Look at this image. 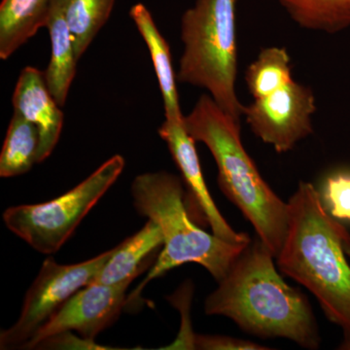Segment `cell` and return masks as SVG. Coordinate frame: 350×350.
Returning a JSON list of instances; mask_svg holds the SVG:
<instances>
[{"label":"cell","instance_id":"obj_23","mask_svg":"<svg viewBox=\"0 0 350 350\" xmlns=\"http://www.w3.org/2000/svg\"><path fill=\"white\" fill-rule=\"evenodd\" d=\"M340 350H350V333L344 334V338L338 347Z\"/></svg>","mask_w":350,"mask_h":350},{"label":"cell","instance_id":"obj_8","mask_svg":"<svg viewBox=\"0 0 350 350\" xmlns=\"http://www.w3.org/2000/svg\"><path fill=\"white\" fill-rule=\"evenodd\" d=\"M317 100L310 87L291 81L275 93L244 107L250 130L278 153H286L312 135Z\"/></svg>","mask_w":350,"mask_h":350},{"label":"cell","instance_id":"obj_13","mask_svg":"<svg viewBox=\"0 0 350 350\" xmlns=\"http://www.w3.org/2000/svg\"><path fill=\"white\" fill-rule=\"evenodd\" d=\"M64 0H54L45 27L49 31L51 57L43 71L47 86L57 105L63 107L76 75V57L72 36L64 12Z\"/></svg>","mask_w":350,"mask_h":350},{"label":"cell","instance_id":"obj_10","mask_svg":"<svg viewBox=\"0 0 350 350\" xmlns=\"http://www.w3.org/2000/svg\"><path fill=\"white\" fill-rule=\"evenodd\" d=\"M183 118H165L158 133L169 147L175 165L180 172L182 180L188 191L187 196L216 237L230 243H251L247 234L232 229L216 206L204 181L196 140L186 131Z\"/></svg>","mask_w":350,"mask_h":350},{"label":"cell","instance_id":"obj_4","mask_svg":"<svg viewBox=\"0 0 350 350\" xmlns=\"http://www.w3.org/2000/svg\"><path fill=\"white\" fill-rule=\"evenodd\" d=\"M183 180L172 172H146L131 183L133 206L138 214L160 227L163 246L154 266L126 301L135 303L145 285L172 269L196 262L219 282L250 243H230L200 229L185 206Z\"/></svg>","mask_w":350,"mask_h":350},{"label":"cell","instance_id":"obj_20","mask_svg":"<svg viewBox=\"0 0 350 350\" xmlns=\"http://www.w3.org/2000/svg\"><path fill=\"white\" fill-rule=\"evenodd\" d=\"M323 191L329 213L337 220L350 222V172L327 177Z\"/></svg>","mask_w":350,"mask_h":350},{"label":"cell","instance_id":"obj_16","mask_svg":"<svg viewBox=\"0 0 350 350\" xmlns=\"http://www.w3.org/2000/svg\"><path fill=\"white\" fill-rule=\"evenodd\" d=\"M40 133L38 126L14 112L0 154V176L27 174L38 163Z\"/></svg>","mask_w":350,"mask_h":350},{"label":"cell","instance_id":"obj_24","mask_svg":"<svg viewBox=\"0 0 350 350\" xmlns=\"http://www.w3.org/2000/svg\"><path fill=\"white\" fill-rule=\"evenodd\" d=\"M345 254L347 256L350 258V238L347 239V241H345L344 244Z\"/></svg>","mask_w":350,"mask_h":350},{"label":"cell","instance_id":"obj_14","mask_svg":"<svg viewBox=\"0 0 350 350\" xmlns=\"http://www.w3.org/2000/svg\"><path fill=\"white\" fill-rule=\"evenodd\" d=\"M130 17L148 48L162 93L165 118H183L177 92V75L172 66L169 43L159 31L151 13L144 4L131 7Z\"/></svg>","mask_w":350,"mask_h":350},{"label":"cell","instance_id":"obj_21","mask_svg":"<svg viewBox=\"0 0 350 350\" xmlns=\"http://www.w3.org/2000/svg\"><path fill=\"white\" fill-rule=\"evenodd\" d=\"M191 349L200 350H268L269 347L241 340V338L219 335H193Z\"/></svg>","mask_w":350,"mask_h":350},{"label":"cell","instance_id":"obj_3","mask_svg":"<svg viewBox=\"0 0 350 350\" xmlns=\"http://www.w3.org/2000/svg\"><path fill=\"white\" fill-rule=\"evenodd\" d=\"M183 124L196 142L206 145L213 154L223 194L238 207L276 258L286 236L288 204L269 187L244 149L241 123L206 94L192 111L184 115Z\"/></svg>","mask_w":350,"mask_h":350},{"label":"cell","instance_id":"obj_12","mask_svg":"<svg viewBox=\"0 0 350 350\" xmlns=\"http://www.w3.org/2000/svg\"><path fill=\"white\" fill-rule=\"evenodd\" d=\"M163 237L160 227L148 220L140 231L116 246L114 254L108 260L94 283L105 285L131 284L145 269L156 261L162 250Z\"/></svg>","mask_w":350,"mask_h":350},{"label":"cell","instance_id":"obj_7","mask_svg":"<svg viewBox=\"0 0 350 350\" xmlns=\"http://www.w3.org/2000/svg\"><path fill=\"white\" fill-rule=\"evenodd\" d=\"M115 250L116 247L78 264L62 265L53 258L46 259L25 294L19 319L0 334V349H24L76 292L93 282Z\"/></svg>","mask_w":350,"mask_h":350},{"label":"cell","instance_id":"obj_2","mask_svg":"<svg viewBox=\"0 0 350 350\" xmlns=\"http://www.w3.org/2000/svg\"><path fill=\"white\" fill-rule=\"evenodd\" d=\"M288 227L276 264L306 287L332 323L350 333V266L344 244L350 234L328 213L321 195L301 181L287 202Z\"/></svg>","mask_w":350,"mask_h":350},{"label":"cell","instance_id":"obj_17","mask_svg":"<svg viewBox=\"0 0 350 350\" xmlns=\"http://www.w3.org/2000/svg\"><path fill=\"white\" fill-rule=\"evenodd\" d=\"M299 27L334 34L350 27V0H278Z\"/></svg>","mask_w":350,"mask_h":350},{"label":"cell","instance_id":"obj_5","mask_svg":"<svg viewBox=\"0 0 350 350\" xmlns=\"http://www.w3.org/2000/svg\"><path fill=\"white\" fill-rule=\"evenodd\" d=\"M237 3L238 0H196L184 12L177 81L206 90L226 114L241 123L244 105L236 91Z\"/></svg>","mask_w":350,"mask_h":350},{"label":"cell","instance_id":"obj_6","mask_svg":"<svg viewBox=\"0 0 350 350\" xmlns=\"http://www.w3.org/2000/svg\"><path fill=\"white\" fill-rule=\"evenodd\" d=\"M124 167L123 157L113 156L85 180L56 199L9 207L3 213L4 224L34 250L54 254L116 182Z\"/></svg>","mask_w":350,"mask_h":350},{"label":"cell","instance_id":"obj_19","mask_svg":"<svg viewBox=\"0 0 350 350\" xmlns=\"http://www.w3.org/2000/svg\"><path fill=\"white\" fill-rule=\"evenodd\" d=\"M114 3L115 0H64V17L78 61L109 19Z\"/></svg>","mask_w":350,"mask_h":350},{"label":"cell","instance_id":"obj_9","mask_svg":"<svg viewBox=\"0 0 350 350\" xmlns=\"http://www.w3.org/2000/svg\"><path fill=\"white\" fill-rule=\"evenodd\" d=\"M129 283L105 285L91 282L72 297L25 345L36 349L46 338L66 332H77L83 338L94 340L103 330L111 326L126 306Z\"/></svg>","mask_w":350,"mask_h":350},{"label":"cell","instance_id":"obj_22","mask_svg":"<svg viewBox=\"0 0 350 350\" xmlns=\"http://www.w3.org/2000/svg\"><path fill=\"white\" fill-rule=\"evenodd\" d=\"M49 349L57 347L56 349H100L98 345L94 344V340H86V338H78L71 334V332L57 334L56 336L46 338L40 344L36 345V349Z\"/></svg>","mask_w":350,"mask_h":350},{"label":"cell","instance_id":"obj_11","mask_svg":"<svg viewBox=\"0 0 350 350\" xmlns=\"http://www.w3.org/2000/svg\"><path fill=\"white\" fill-rule=\"evenodd\" d=\"M14 112L38 126L40 133L38 163L54 151L61 137L64 113L46 83L44 73L33 66L21 71L12 96Z\"/></svg>","mask_w":350,"mask_h":350},{"label":"cell","instance_id":"obj_1","mask_svg":"<svg viewBox=\"0 0 350 350\" xmlns=\"http://www.w3.org/2000/svg\"><path fill=\"white\" fill-rule=\"evenodd\" d=\"M275 259L258 237L251 241L206 297L204 312L228 317L256 337L287 338L305 349H319L321 338L310 301L284 282Z\"/></svg>","mask_w":350,"mask_h":350},{"label":"cell","instance_id":"obj_18","mask_svg":"<svg viewBox=\"0 0 350 350\" xmlns=\"http://www.w3.org/2000/svg\"><path fill=\"white\" fill-rule=\"evenodd\" d=\"M293 80L289 53L275 46L260 51L244 73V81L253 100L275 93Z\"/></svg>","mask_w":350,"mask_h":350},{"label":"cell","instance_id":"obj_15","mask_svg":"<svg viewBox=\"0 0 350 350\" xmlns=\"http://www.w3.org/2000/svg\"><path fill=\"white\" fill-rule=\"evenodd\" d=\"M54 0H2L0 59H7L45 27Z\"/></svg>","mask_w":350,"mask_h":350}]
</instances>
